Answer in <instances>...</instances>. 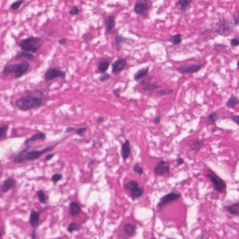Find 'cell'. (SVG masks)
I'll use <instances>...</instances> for the list:
<instances>
[{
	"label": "cell",
	"mask_w": 239,
	"mask_h": 239,
	"mask_svg": "<svg viewBox=\"0 0 239 239\" xmlns=\"http://www.w3.org/2000/svg\"><path fill=\"white\" fill-rule=\"evenodd\" d=\"M43 44V41L40 38L31 36L23 39L20 42V48L23 51L36 53L40 49Z\"/></svg>",
	"instance_id": "obj_4"
},
{
	"label": "cell",
	"mask_w": 239,
	"mask_h": 239,
	"mask_svg": "<svg viewBox=\"0 0 239 239\" xmlns=\"http://www.w3.org/2000/svg\"><path fill=\"white\" fill-rule=\"evenodd\" d=\"M30 63L27 61H23L10 66H5L2 71L3 75L7 77L11 74H14V78H21L28 72L30 68Z\"/></svg>",
	"instance_id": "obj_3"
},
{
	"label": "cell",
	"mask_w": 239,
	"mask_h": 239,
	"mask_svg": "<svg viewBox=\"0 0 239 239\" xmlns=\"http://www.w3.org/2000/svg\"><path fill=\"white\" fill-rule=\"evenodd\" d=\"M55 146H50L42 151L31 150L33 147L29 146L28 147L20 151L13 158V161L17 163H22L27 161H32L39 158L43 154L53 151Z\"/></svg>",
	"instance_id": "obj_2"
},
{
	"label": "cell",
	"mask_w": 239,
	"mask_h": 239,
	"mask_svg": "<svg viewBox=\"0 0 239 239\" xmlns=\"http://www.w3.org/2000/svg\"><path fill=\"white\" fill-rule=\"evenodd\" d=\"M170 164L168 162L161 160L156 164L154 169L155 174L158 176H164L170 172Z\"/></svg>",
	"instance_id": "obj_11"
},
{
	"label": "cell",
	"mask_w": 239,
	"mask_h": 239,
	"mask_svg": "<svg viewBox=\"0 0 239 239\" xmlns=\"http://www.w3.org/2000/svg\"><path fill=\"white\" fill-rule=\"evenodd\" d=\"M127 65V61L125 59L120 58L113 63L112 65V71L114 74L121 72L124 69Z\"/></svg>",
	"instance_id": "obj_13"
},
{
	"label": "cell",
	"mask_w": 239,
	"mask_h": 239,
	"mask_svg": "<svg viewBox=\"0 0 239 239\" xmlns=\"http://www.w3.org/2000/svg\"><path fill=\"white\" fill-rule=\"evenodd\" d=\"M35 57L32 53H30L27 51H18L16 53L14 57V59H26L30 61H33L35 59Z\"/></svg>",
	"instance_id": "obj_23"
},
{
	"label": "cell",
	"mask_w": 239,
	"mask_h": 239,
	"mask_svg": "<svg viewBox=\"0 0 239 239\" xmlns=\"http://www.w3.org/2000/svg\"><path fill=\"white\" fill-rule=\"evenodd\" d=\"M233 25L232 22L222 19L218 21L215 24V30L217 34L224 36L231 31Z\"/></svg>",
	"instance_id": "obj_8"
},
{
	"label": "cell",
	"mask_w": 239,
	"mask_h": 239,
	"mask_svg": "<svg viewBox=\"0 0 239 239\" xmlns=\"http://www.w3.org/2000/svg\"><path fill=\"white\" fill-rule=\"evenodd\" d=\"M182 35L180 33H177L175 35H172L169 38L168 41L172 43L174 45H178L180 44L182 41Z\"/></svg>",
	"instance_id": "obj_30"
},
{
	"label": "cell",
	"mask_w": 239,
	"mask_h": 239,
	"mask_svg": "<svg viewBox=\"0 0 239 239\" xmlns=\"http://www.w3.org/2000/svg\"><path fill=\"white\" fill-rule=\"evenodd\" d=\"M192 2V0H178L176 5L182 12L185 13L190 9Z\"/></svg>",
	"instance_id": "obj_20"
},
{
	"label": "cell",
	"mask_w": 239,
	"mask_h": 239,
	"mask_svg": "<svg viewBox=\"0 0 239 239\" xmlns=\"http://www.w3.org/2000/svg\"><path fill=\"white\" fill-rule=\"evenodd\" d=\"M110 64V61L108 59L105 58H102L98 64V69L102 73L106 72L109 68Z\"/></svg>",
	"instance_id": "obj_24"
},
{
	"label": "cell",
	"mask_w": 239,
	"mask_h": 239,
	"mask_svg": "<svg viewBox=\"0 0 239 239\" xmlns=\"http://www.w3.org/2000/svg\"><path fill=\"white\" fill-rule=\"evenodd\" d=\"M131 198L133 201H135L141 198L144 193V189L141 187H138L130 192Z\"/></svg>",
	"instance_id": "obj_28"
},
{
	"label": "cell",
	"mask_w": 239,
	"mask_h": 239,
	"mask_svg": "<svg viewBox=\"0 0 239 239\" xmlns=\"http://www.w3.org/2000/svg\"><path fill=\"white\" fill-rule=\"evenodd\" d=\"M87 131V127H81L78 128L76 131L75 134L81 137H84Z\"/></svg>",
	"instance_id": "obj_40"
},
{
	"label": "cell",
	"mask_w": 239,
	"mask_h": 239,
	"mask_svg": "<svg viewBox=\"0 0 239 239\" xmlns=\"http://www.w3.org/2000/svg\"><path fill=\"white\" fill-rule=\"evenodd\" d=\"M152 4V0H136L134 6V12L137 15L143 18H147Z\"/></svg>",
	"instance_id": "obj_5"
},
{
	"label": "cell",
	"mask_w": 239,
	"mask_h": 239,
	"mask_svg": "<svg viewBox=\"0 0 239 239\" xmlns=\"http://www.w3.org/2000/svg\"><path fill=\"white\" fill-rule=\"evenodd\" d=\"M232 120L236 124L239 126V115H234L231 117Z\"/></svg>",
	"instance_id": "obj_47"
},
{
	"label": "cell",
	"mask_w": 239,
	"mask_h": 239,
	"mask_svg": "<svg viewBox=\"0 0 239 239\" xmlns=\"http://www.w3.org/2000/svg\"><path fill=\"white\" fill-rule=\"evenodd\" d=\"M181 197V194L179 192H172L166 194L160 199V202L157 204V207L159 212L167 205L173 202L176 201Z\"/></svg>",
	"instance_id": "obj_7"
},
{
	"label": "cell",
	"mask_w": 239,
	"mask_h": 239,
	"mask_svg": "<svg viewBox=\"0 0 239 239\" xmlns=\"http://www.w3.org/2000/svg\"><path fill=\"white\" fill-rule=\"evenodd\" d=\"M149 67H145L138 70L135 74H134V79L135 81L140 82L142 81L147 75L149 71Z\"/></svg>",
	"instance_id": "obj_18"
},
{
	"label": "cell",
	"mask_w": 239,
	"mask_h": 239,
	"mask_svg": "<svg viewBox=\"0 0 239 239\" xmlns=\"http://www.w3.org/2000/svg\"><path fill=\"white\" fill-rule=\"evenodd\" d=\"M82 38H83V40L85 41V42L87 43L93 40V36L91 33L87 32V33H85L82 36Z\"/></svg>",
	"instance_id": "obj_39"
},
{
	"label": "cell",
	"mask_w": 239,
	"mask_h": 239,
	"mask_svg": "<svg viewBox=\"0 0 239 239\" xmlns=\"http://www.w3.org/2000/svg\"><path fill=\"white\" fill-rule=\"evenodd\" d=\"M206 176L210 179L214 189L218 192H222L224 189H226V184L224 181L214 172L211 171V172L206 175Z\"/></svg>",
	"instance_id": "obj_9"
},
{
	"label": "cell",
	"mask_w": 239,
	"mask_h": 239,
	"mask_svg": "<svg viewBox=\"0 0 239 239\" xmlns=\"http://www.w3.org/2000/svg\"><path fill=\"white\" fill-rule=\"evenodd\" d=\"M233 20L234 24L239 25V11L236 13L233 16Z\"/></svg>",
	"instance_id": "obj_46"
},
{
	"label": "cell",
	"mask_w": 239,
	"mask_h": 239,
	"mask_svg": "<svg viewBox=\"0 0 239 239\" xmlns=\"http://www.w3.org/2000/svg\"><path fill=\"white\" fill-rule=\"evenodd\" d=\"M31 238L33 239H36V238H37L36 231L33 230V231H32V234H31Z\"/></svg>",
	"instance_id": "obj_55"
},
{
	"label": "cell",
	"mask_w": 239,
	"mask_h": 239,
	"mask_svg": "<svg viewBox=\"0 0 239 239\" xmlns=\"http://www.w3.org/2000/svg\"><path fill=\"white\" fill-rule=\"evenodd\" d=\"M17 134V128H13L11 131V135L13 136L16 135Z\"/></svg>",
	"instance_id": "obj_56"
},
{
	"label": "cell",
	"mask_w": 239,
	"mask_h": 239,
	"mask_svg": "<svg viewBox=\"0 0 239 239\" xmlns=\"http://www.w3.org/2000/svg\"><path fill=\"white\" fill-rule=\"evenodd\" d=\"M46 98L38 96L29 91L27 95L17 99L15 105L19 110L25 112L38 109L46 104Z\"/></svg>",
	"instance_id": "obj_1"
},
{
	"label": "cell",
	"mask_w": 239,
	"mask_h": 239,
	"mask_svg": "<svg viewBox=\"0 0 239 239\" xmlns=\"http://www.w3.org/2000/svg\"><path fill=\"white\" fill-rule=\"evenodd\" d=\"M37 194L38 198L39 201L41 204H45L47 202L46 195L42 190H39L37 192Z\"/></svg>",
	"instance_id": "obj_34"
},
{
	"label": "cell",
	"mask_w": 239,
	"mask_h": 239,
	"mask_svg": "<svg viewBox=\"0 0 239 239\" xmlns=\"http://www.w3.org/2000/svg\"><path fill=\"white\" fill-rule=\"evenodd\" d=\"M112 93H113V95L117 98H119L120 97V94L119 93V89H115L113 90H112Z\"/></svg>",
	"instance_id": "obj_48"
},
{
	"label": "cell",
	"mask_w": 239,
	"mask_h": 239,
	"mask_svg": "<svg viewBox=\"0 0 239 239\" xmlns=\"http://www.w3.org/2000/svg\"><path fill=\"white\" fill-rule=\"evenodd\" d=\"M134 172H135L136 173L138 174L139 176L142 175L144 174V172L142 167L140 165L136 164L133 168Z\"/></svg>",
	"instance_id": "obj_42"
},
{
	"label": "cell",
	"mask_w": 239,
	"mask_h": 239,
	"mask_svg": "<svg viewBox=\"0 0 239 239\" xmlns=\"http://www.w3.org/2000/svg\"><path fill=\"white\" fill-rule=\"evenodd\" d=\"M110 78V74L106 72H103L99 76V80L100 82H103L107 81Z\"/></svg>",
	"instance_id": "obj_41"
},
{
	"label": "cell",
	"mask_w": 239,
	"mask_h": 239,
	"mask_svg": "<svg viewBox=\"0 0 239 239\" xmlns=\"http://www.w3.org/2000/svg\"><path fill=\"white\" fill-rule=\"evenodd\" d=\"M79 12V10L76 6L72 7L69 11L70 14L71 16H75L78 14Z\"/></svg>",
	"instance_id": "obj_44"
},
{
	"label": "cell",
	"mask_w": 239,
	"mask_h": 239,
	"mask_svg": "<svg viewBox=\"0 0 239 239\" xmlns=\"http://www.w3.org/2000/svg\"><path fill=\"white\" fill-rule=\"evenodd\" d=\"M225 208L230 214L239 217V201L227 205Z\"/></svg>",
	"instance_id": "obj_25"
},
{
	"label": "cell",
	"mask_w": 239,
	"mask_h": 239,
	"mask_svg": "<svg viewBox=\"0 0 239 239\" xmlns=\"http://www.w3.org/2000/svg\"><path fill=\"white\" fill-rule=\"evenodd\" d=\"M115 45L117 51H121L123 44L126 41V38L121 35H118L115 38Z\"/></svg>",
	"instance_id": "obj_31"
},
{
	"label": "cell",
	"mask_w": 239,
	"mask_h": 239,
	"mask_svg": "<svg viewBox=\"0 0 239 239\" xmlns=\"http://www.w3.org/2000/svg\"><path fill=\"white\" fill-rule=\"evenodd\" d=\"M138 187H139V184L138 182L135 180L130 181L124 185V189L127 191H129V192L133 191L134 189H136Z\"/></svg>",
	"instance_id": "obj_32"
},
{
	"label": "cell",
	"mask_w": 239,
	"mask_h": 239,
	"mask_svg": "<svg viewBox=\"0 0 239 239\" xmlns=\"http://www.w3.org/2000/svg\"><path fill=\"white\" fill-rule=\"evenodd\" d=\"M204 146V141L202 139H196L193 141H191L188 144V146L192 151L195 152H200V150Z\"/></svg>",
	"instance_id": "obj_19"
},
{
	"label": "cell",
	"mask_w": 239,
	"mask_h": 239,
	"mask_svg": "<svg viewBox=\"0 0 239 239\" xmlns=\"http://www.w3.org/2000/svg\"><path fill=\"white\" fill-rule=\"evenodd\" d=\"M219 115L216 112H213L206 116L205 117V123L207 125H213L215 124L219 119Z\"/></svg>",
	"instance_id": "obj_27"
},
{
	"label": "cell",
	"mask_w": 239,
	"mask_h": 239,
	"mask_svg": "<svg viewBox=\"0 0 239 239\" xmlns=\"http://www.w3.org/2000/svg\"><path fill=\"white\" fill-rule=\"evenodd\" d=\"M67 39H66V38H62L60 39L59 40V41H58V42H59V44L60 46H65V45L67 44Z\"/></svg>",
	"instance_id": "obj_49"
},
{
	"label": "cell",
	"mask_w": 239,
	"mask_h": 239,
	"mask_svg": "<svg viewBox=\"0 0 239 239\" xmlns=\"http://www.w3.org/2000/svg\"><path fill=\"white\" fill-rule=\"evenodd\" d=\"M67 77L66 71L61 70L59 68L53 67L49 69L44 73V80L46 82H48L54 79L60 78L65 79Z\"/></svg>",
	"instance_id": "obj_6"
},
{
	"label": "cell",
	"mask_w": 239,
	"mask_h": 239,
	"mask_svg": "<svg viewBox=\"0 0 239 239\" xmlns=\"http://www.w3.org/2000/svg\"><path fill=\"white\" fill-rule=\"evenodd\" d=\"M9 128V125L5 124L0 128V138H2L5 137L7 135V131Z\"/></svg>",
	"instance_id": "obj_36"
},
{
	"label": "cell",
	"mask_w": 239,
	"mask_h": 239,
	"mask_svg": "<svg viewBox=\"0 0 239 239\" xmlns=\"http://www.w3.org/2000/svg\"><path fill=\"white\" fill-rule=\"evenodd\" d=\"M105 122V119L103 117H99L96 120V122L98 124H102Z\"/></svg>",
	"instance_id": "obj_52"
},
{
	"label": "cell",
	"mask_w": 239,
	"mask_h": 239,
	"mask_svg": "<svg viewBox=\"0 0 239 239\" xmlns=\"http://www.w3.org/2000/svg\"><path fill=\"white\" fill-rule=\"evenodd\" d=\"M104 22L106 25L105 35L108 36L113 34L116 24L115 16L113 15L107 16L104 19Z\"/></svg>",
	"instance_id": "obj_12"
},
{
	"label": "cell",
	"mask_w": 239,
	"mask_h": 239,
	"mask_svg": "<svg viewBox=\"0 0 239 239\" xmlns=\"http://www.w3.org/2000/svg\"><path fill=\"white\" fill-rule=\"evenodd\" d=\"M23 2H24V0H18L17 1L14 2L11 5V8L13 10H18L22 4L23 3Z\"/></svg>",
	"instance_id": "obj_37"
},
{
	"label": "cell",
	"mask_w": 239,
	"mask_h": 239,
	"mask_svg": "<svg viewBox=\"0 0 239 239\" xmlns=\"http://www.w3.org/2000/svg\"><path fill=\"white\" fill-rule=\"evenodd\" d=\"M173 92V90L171 88H166L164 89H162L158 91L157 93V95L158 96H162L165 95H170L172 94Z\"/></svg>",
	"instance_id": "obj_35"
},
{
	"label": "cell",
	"mask_w": 239,
	"mask_h": 239,
	"mask_svg": "<svg viewBox=\"0 0 239 239\" xmlns=\"http://www.w3.org/2000/svg\"><path fill=\"white\" fill-rule=\"evenodd\" d=\"M46 138V134L43 132H39L34 134L31 137L25 139L24 141V145L26 146L29 145L30 143L36 141V140H42Z\"/></svg>",
	"instance_id": "obj_22"
},
{
	"label": "cell",
	"mask_w": 239,
	"mask_h": 239,
	"mask_svg": "<svg viewBox=\"0 0 239 239\" xmlns=\"http://www.w3.org/2000/svg\"><path fill=\"white\" fill-rule=\"evenodd\" d=\"M54 156V154H49L48 155H47L46 156V160H47V161H49V160H51V159L53 158Z\"/></svg>",
	"instance_id": "obj_54"
},
{
	"label": "cell",
	"mask_w": 239,
	"mask_h": 239,
	"mask_svg": "<svg viewBox=\"0 0 239 239\" xmlns=\"http://www.w3.org/2000/svg\"><path fill=\"white\" fill-rule=\"evenodd\" d=\"M75 129V128L73 127H68L66 129V130H65V133H71V132H72V131H74V130Z\"/></svg>",
	"instance_id": "obj_51"
},
{
	"label": "cell",
	"mask_w": 239,
	"mask_h": 239,
	"mask_svg": "<svg viewBox=\"0 0 239 239\" xmlns=\"http://www.w3.org/2000/svg\"><path fill=\"white\" fill-rule=\"evenodd\" d=\"M137 226L134 224L128 223L124 225V230L125 233L130 237H134L136 233Z\"/></svg>",
	"instance_id": "obj_21"
},
{
	"label": "cell",
	"mask_w": 239,
	"mask_h": 239,
	"mask_svg": "<svg viewBox=\"0 0 239 239\" xmlns=\"http://www.w3.org/2000/svg\"><path fill=\"white\" fill-rule=\"evenodd\" d=\"M130 153H131V148H130V141L126 139L124 143L122 144L121 150V156L123 159L126 160L129 157Z\"/></svg>",
	"instance_id": "obj_17"
},
{
	"label": "cell",
	"mask_w": 239,
	"mask_h": 239,
	"mask_svg": "<svg viewBox=\"0 0 239 239\" xmlns=\"http://www.w3.org/2000/svg\"><path fill=\"white\" fill-rule=\"evenodd\" d=\"M230 43L233 47H237L239 46V39L232 38L231 39Z\"/></svg>",
	"instance_id": "obj_45"
},
{
	"label": "cell",
	"mask_w": 239,
	"mask_h": 239,
	"mask_svg": "<svg viewBox=\"0 0 239 239\" xmlns=\"http://www.w3.org/2000/svg\"><path fill=\"white\" fill-rule=\"evenodd\" d=\"M80 211H81V208L75 202H71L70 204L68 212L71 216L75 217L77 216L79 214Z\"/></svg>",
	"instance_id": "obj_26"
},
{
	"label": "cell",
	"mask_w": 239,
	"mask_h": 239,
	"mask_svg": "<svg viewBox=\"0 0 239 239\" xmlns=\"http://www.w3.org/2000/svg\"><path fill=\"white\" fill-rule=\"evenodd\" d=\"M161 116L159 115H158L156 116L155 118V124H160V121H161Z\"/></svg>",
	"instance_id": "obj_53"
},
{
	"label": "cell",
	"mask_w": 239,
	"mask_h": 239,
	"mask_svg": "<svg viewBox=\"0 0 239 239\" xmlns=\"http://www.w3.org/2000/svg\"><path fill=\"white\" fill-rule=\"evenodd\" d=\"M160 87L156 82L153 81L152 79L149 78L143 81L142 88L145 92H153Z\"/></svg>",
	"instance_id": "obj_14"
},
{
	"label": "cell",
	"mask_w": 239,
	"mask_h": 239,
	"mask_svg": "<svg viewBox=\"0 0 239 239\" xmlns=\"http://www.w3.org/2000/svg\"><path fill=\"white\" fill-rule=\"evenodd\" d=\"M228 48V46L225 44H220V43H215L213 46V49L216 51H221L225 50Z\"/></svg>",
	"instance_id": "obj_38"
},
{
	"label": "cell",
	"mask_w": 239,
	"mask_h": 239,
	"mask_svg": "<svg viewBox=\"0 0 239 239\" xmlns=\"http://www.w3.org/2000/svg\"><path fill=\"white\" fill-rule=\"evenodd\" d=\"M62 177H63V176L61 174L56 173L52 175V177H51V180L53 182L57 183L61 180Z\"/></svg>",
	"instance_id": "obj_43"
},
{
	"label": "cell",
	"mask_w": 239,
	"mask_h": 239,
	"mask_svg": "<svg viewBox=\"0 0 239 239\" xmlns=\"http://www.w3.org/2000/svg\"><path fill=\"white\" fill-rule=\"evenodd\" d=\"M203 67L202 64H191L179 66L176 70L183 74H193L197 73Z\"/></svg>",
	"instance_id": "obj_10"
},
{
	"label": "cell",
	"mask_w": 239,
	"mask_h": 239,
	"mask_svg": "<svg viewBox=\"0 0 239 239\" xmlns=\"http://www.w3.org/2000/svg\"><path fill=\"white\" fill-rule=\"evenodd\" d=\"M82 229V227L79 224L76 223H71L68 227L67 230L70 233H72L74 231H79Z\"/></svg>",
	"instance_id": "obj_33"
},
{
	"label": "cell",
	"mask_w": 239,
	"mask_h": 239,
	"mask_svg": "<svg viewBox=\"0 0 239 239\" xmlns=\"http://www.w3.org/2000/svg\"><path fill=\"white\" fill-rule=\"evenodd\" d=\"M41 211H37L32 210L29 218V223L33 228H37L39 226V217L41 213Z\"/></svg>",
	"instance_id": "obj_16"
},
{
	"label": "cell",
	"mask_w": 239,
	"mask_h": 239,
	"mask_svg": "<svg viewBox=\"0 0 239 239\" xmlns=\"http://www.w3.org/2000/svg\"><path fill=\"white\" fill-rule=\"evenodd\" d=\"M239 103V99L237 97L234 96L233 95H232L228 99L226 102V105L229 108L233 109L235 107V106Z\"/></svg>",
	"instance_id": "obj_29"
},
{
	"label": "cell",
	"mask_w": 239,
	"mask_h": 239,
	"mask_svg": "<svg viewBox=\"0 0 239 239\" xmlns=\"http://www.w3.org/2000/svg\"><path fill=\"white\" fill-rule=\"evenodd\" d=\"M16 181L13 178H7L2 185L1 192L2 193H6L10 190H14L16 188Z\"/></svg>",
	"instance_id": "obj_15"
},
{
	"label": "cell",
	"mask_w": 239,
	"mask_h": 239,
	"mask_svg": "<svg viewBox=\"0 0 239 239\" xmlns=\"http://www.w3.org/2000/svg\"><path fill=\"white\" fill-rule=\"evenodd\" d=\"M184 160L183 158H177V159H176V165H177V166H180V165H182V164H183L184 163Z\"/></svg>",
	"instance_id": "obj_50"
},
{
	"label": "cell",
	"mask_w": 239,
	"mask_h": 239,
	"mask_svg": "<svg viewBox=\"0 0 239 239\" xmlns=\"http://www.w3.org/2000/svg\"><path fill=\"white\" fill-rule=\"evenodd\" d=\"M237 66L238 67H239V60H238V62H237Z\"/></svg>",
	"instance_id": "obj_57"
}]
</instances>
